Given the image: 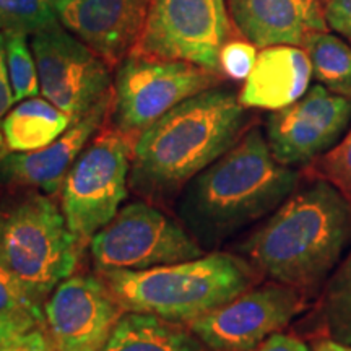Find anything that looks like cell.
<instances>
[{"mask_svg":"<svg viewBox=\"0 0 351 351\" xmlns=\"http://www.w3.org/2000/svg\"><path fill=\"white\" fill-rule=\"evenodd\" d=\"M239 34L257 47L302 46L311 33L327 32L320 0H226Z\"/></svg>","mask_w":351,"mask_h":351,"instance_id":"2e32d148","label":"cell"},{"mask_svg":"<svg viewBox=\"0 0 351 351\" xmlns=\"http://www.w3.org/2000/svg\"><path fill=\"white\" fill-rule=\"evenodd\" d=\"M5 41V62L8 80L13 91L15 103L33 98L39 91V78L36 60H34L32 44H28L26 34H3Z\"/></svg>","mask_w":351,"mask_h":351,"instance_id":"603a6c76","label":"cell"},{"mask_svg":"<svg viewBox=\"0 0 351 351\" xmlns=\"http://www.w3.org/2000/svg\"><path fill=\"white\" fill-rule=\"evenodd\" d=\"M244 108L228 86L184 99L135 138L129 181L135 192L168 199L225 155L245 134Z\"/></svg>","mask_w":351,"mask_h":351,"instance_id":"3957f363","label":"cell"},{"mask_svg":"<svg viewBox=\"0 0 351 351\" xmlns=\"http://www.w3.org/2000/svg\"><path fill=\"white\" fill-rule=\"evenodd\" d=\"M252 351H311V348L300 337L276 332Z\"/></svg>","mask_w":351,"mask_h":351,"instance_id":"4dcf8cb0","label":"cell"},{"mask_svg":"<svg viewBox=\"0 0 351 351\" xmlns=\"http://www.w3.org/2000/svg\"><path fill=\"white\" fill-rule=\"evenodd\" d=\"M320 2H324V3H327V2H328V0H320Z\"/></svg>","mask_w":351,"mask_h":351,"instance_id":"d6a6232c","label":"cell"},{"mask_svg":"<svg viewBox=\"0 0 351 351\" xmlns=\"http://www.w3.org/2000/svg\"><path fill=\"white\" fill-rule=\"evenodd\" d=\"M351 125V98L320 83L267 119L265 138L271 155L289 168H307L330 152Z\"/></svg>","mask_w":351,"mask_h":351,"instance_id":"7c38bea8","label":"cell"},{"mask_svg":"<svg viewBox=\"0 0 351 351\" xmlns=\"http://www.w3.org/2000/svg\"><path fill=\"white\" fill-rule=\"evenodd\" d=\"M0 313H26L44 320L43 302H39L2 262H0Z\"/></svg>","mask_w":351,"mask_h":351,"instance_id":"d4e9b609","label":"cell"},{"mask_svg":"<svg viewBox=\"0 0 351 351\" xmlns=\"http://www.w3.org/2000/svg\"><path fill=\"white\" fill-rule=\"evenodd\" d=\"M59 21L109 69L134 51L152 0H52Z\"/></svg>","mask_w":351,"mask_h":351,"instance_id":"5bb4252c","label":"cell"},{"mask_svg":"<svg viewBox=\"0 0 351 351\" xmlns=\"http://www.w3.org/2000/svg\"><path fill=\"white\" fill-rule=\"evenodd\" d=\"M112 91L41 150L10 152L0 161V192L33 189L52 195L62 189L78 155L104 124L112 106Z\"/></svg>","mask_w":351,"mask_h":351,"instance_id":"9a60e30c","label":"cell"},{"mask_svg":"<svg viewBox=\"0 0 351 351\" xmlns=\"http://www.w3.org/2000/svg\"><path fill=\"white\" fill-rule=\"evenodd\" d=\"M0 194V262L44 304L75 270L82 244L49 195L33 189Z\"/></svg>","mask_w":351,"mask_h":351,"instance_id":"5b68a950","label":"cell"},{"mask_svg":"<svg viewBox=\"0 0 351 351\" xmlns=\"http://www.w3.org/2000/svg\"><path fill=\"white\" fill-rule=\"evenodd\" d=\"M230 29L226 0H152L142 36L130 54L184 60L221 73L219 52Z\"/></svg>","mask_w":351,"mask_h":351,"instance_id":"9c48e42d","label":"cell"},{"mask_svg":"<svg viewBox=\"0 0 351 351\" xmlns=\"http://www.w3.org/2000/svg\"><path fill=\"white\" fill-rule=\"evenodd\" d=\"M44 326V320L26 313H0V351H5L20 337Z\"/></svg>","mask_w":351,"mask_h":351,"instance_id":"4316f807","label":"cell"},{"mask_svg":"<svg viewBox=\"0 0 351 351\" xmlns=\"http://www.w3.org/2000/svg\"><path fill=\"white\" fill-rule=\"evenodd\" d=\"M44 327L57 351H99L124 314L104 280L70 275L43 306Z\"/></svg>","mask_w":351,"mask_h":351,"instance_id":"4fadbf2b","label":"cell"},{"mask_svg":"<svg viewBox=\"0 0 351 351\" xmlns=\"http://www.w3.org/2000/svg\"><path fill=\"white\" fill-rule=\"evenodd\" d=\"M313 64V75L333 93L351 98V44L339 34L315 32L302 43Z\"/></svg>","mask_w":351,"mask_h":351,"instance_id":"44dd1931","label":"cell"},{"mask_svg":"<svg viewBox=\"0 0 351 351\" xmlns=\"http://www.w3.org/2000/svg\"><path fill=\"white\" fill-rule=\"evenodd\" d=\"M99 351H205L191 328L158 315L124 313Z\"/></svg>","mask_w":351,"mask_h":351,"instance_id":"ac0fdd59","label":"cell"},{"mask_svg":"<svg viewBox=\"0 0 351 351\" xmlns=\"http://www.w3.org/2000/svg\"><path fill=\"white\" fill-rule=\"evenodd\" d=\"M351 249V204L332 184L311 179L239 245L257 274L300 289L322 291Z\"/></svg>","mask_w":351,"mask_h":351,"instance_id":"6da1fadb","label":"cell"},{"mask_svg":"<svg viewBox=\"0 0 351 351\" xmlns=\"http://www.w3.org/2000/svg\"><path fill=\"white\" fill-rule=\"evenodd\" d=\"M52 0H0V34H36L59 25Z\"/></svg>","mask_w":351,"mask_h":351,"instance_id":"7402d4cb","label":"cell"},{"mask_svg":"<svg viewBox=\"0 0 351 351\" xmlns=\"http://www.w3.org/2000/svg\"><path fill=\"white\" fill-rule=\"evenodd\" d=\"M313 351H351V346L328 339V337L319 335L314 339Z\"/></svg>","mask_w":351,"mask_h":351,"instance_id":"1f68e13d","label":"cell"},{"mask_svg":"<svg viewBox=\"0 0 351 351\" xmlns=\"http://www.w3.org/2000/svg\"><path fill=\"white\" fill-rule=\"evenodd\" d=\"M300 173L275 160L265 134L252 127L225 155L179 192L178 215L202 247L270 217L296 189Z\"/></svg>","mask_w":351,"mask_h":351,"instance_id":"7a4b0ae2","label":"cell"},{"mask_svg":"<svg viewBox=\"0 0 351 351\" xmlns=\"http://www.w3.org/2000/svg\"><path fill=\"white\" fill-rule=\"evenodd\" d=\"M324 16L328 28L351 44V0H328Z\"/></svg>","mask_w":351,"mask_h":351,"instance_id":"83f0119b","label":"cell"},{"mask_svg":"<svg viewBox=\"0 0 351 351\" xmlns=\"http://www.w3.org/2000/svg\"><path fill=\"white\" fill-rule=\"evenodd\" d=\"M300 289L270 282L252 287L187 326L207 351H252L307 307Z\"/></svg>","mask_w":351,"mask_h":351,"instance_id":"30bf717a","label":"cell"},{"mask_svg":"<svg viewBox=\"0 0 351 351\" xmlns=\"http://www.w3.org/2000/svg\"><path fill=\"white\" fill-rule=\"evenodd\" d=\"M13 103H15V99H13V91L10 86V80H8L5 62V41H3V34H0V161L8 153L5 142H3L2 124L8 111L12 109Z\"/></svg>","mask_w":351,"mask_h":351,"instance_id":"f1b7e54d","label":"cell"},{"mask_svg":"<svg viewBox=\"0 0 351 351\" xmlns=\"http://www.w3.org/2000/svg\"><path fill=\"white\" fill-rule=\"evenodd\" d=\"M314 324L317 337L351 346V249L320 291Z\"/></svg>","mask_w":351,"mask_h":351,"instance_id":"ffe728a7","label":"cell"},{"mask_svg":"<svg viewBox=\"0 0 351 351\" xmlns=\"http://www.w3.org/2000/svg\"><path fill=\"white\" fill-rule=\"evenodd\" d=\"M99 275L124 313L189 324L252 288L257 270L243 256L212 252L155 269Z\"/></svg>","mask_w":351,"mask_h":351,"instance_id":"277c9868","label":"cell"},{"mask_svg":"<svg viewBox=\"0 0 351 351\" xmlns=\"http://www.w3.org/2000/svg\"><path fill=\"white\" fill-rule=\"evenodd\" d=\"M257 46L249 41H230L219 52V70L234 82H243L252 72L257 60Z\"/></svg>","mask_w":351,"mask_h":351,"instance_id":"484cf974","label":"cell"},{"mask_svg":"<svg viewBox=\"0 0 351 351\" xmlns=\"http://www.w3.org/2000/svg\"><path fill=\"white\" fill-rule=\"evenodd\" d=\"M132 137L111 129L96 134L70 168L60 189L65 221L82 245L121 210L130 176Z\"/></svg>","mask_w":351,"mask_h":351,"instance_id":"8992f818","label":"cell"},{"mask_svg":"<svg viewBox=\"0 0 351 351\" xmlns=\"http://www.w3.org/2000/svg\"><path fill=\"white\" fill-rule=\"evenodd\" d=\"M73 119L46 98L23 99L3 119L2 134L8 153L41 150L59 138Z\"/></svg>","mask_w":351,"mask_h":351,"instance_id":"d6986e66","label":"cell"},{"mask_svg":"<svg viewBox=\"0 0 351 351\" xmlns=\"http://www.w3.org/2000/svg\"><path fill=\"white\" fill-rule=\"evenodd\" d=\"M96 270H148L204 256L186 226L147 202H132L90 239Z\"/></svg>","mask_w":351,"mask_h":351,"instance_id":"ba28073f","label":"cell"},{"mask_svg":"<svg viewBox=\"0 0 351 351\" xmlns=\"http://www.w3.org/2000/svg\"><path fill=\"white\" fill-rule=\"evenodd\" d=\"M32 51L41 95L73 121L112 91L111 69L64 26L33 34Z\"/></svg>","mask_w":351,"mask_h":351,"instance_id":"8fae6325","label":"cell"},{"mask_svg":"<svg viewBox=\"0 0 351 351\" xmlns=\"http://www.w3.org/2000/svg\"><path fill=\"white\" fill-rule=\"evenodd\" d=\"M221 78V73L184 60L130 54L121 62L114 80V129L138 137L184 99L218 86Z\"/></svg>","mask_w":351,"mask_h":351,"instance_id":"52a82bcc","label":"cell"},{"mask_svg":"<svg viewBox=\"0 0 351 351\" xmlns=\"http://www.w3.org/2000/svg\"><path fill=\"white\" fill-rule=\"evenodd\" d=\"M306 169L311 179H322L332 184L351 204V125L330 152Z\"/></svg>","mask_w":351,"mask_h":351,"instance_id":"cb8c5ba5","label":"cell"},{"mask_svg":"<svg viewBox=\"0 0 351 351\" xmlns=\"http://www.w3.org/2000/svg\"><path fill=\"white\" fill-rule=\"evenodd\" d=\"M313 77V64L301 46L262 47L252 72L245 78L239 101L247 109L280 111L307 93Z\"/></svg>","mask_w":351,"mask_h":351,"instance_id":"e0dca14e","label":"cell"},{"mask_svg":"<svg viewBox=\"0 0 351 351\" xmlns=\"http://www.w3.org/2000/svg\"><path fill=\"white\" fill-rule=\"evenodd\" d=\"M5 351H57L52 343L46 327L39 326L23 337H20L15 343H12Z\"/></svg>","mask_w":351,"mask_h":351,"instance_id":"f546056e","label":"cell"}]
</instances>
